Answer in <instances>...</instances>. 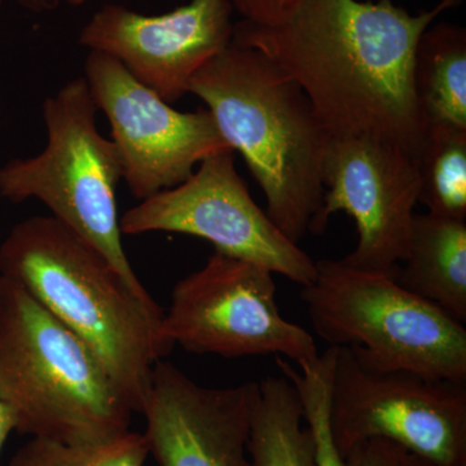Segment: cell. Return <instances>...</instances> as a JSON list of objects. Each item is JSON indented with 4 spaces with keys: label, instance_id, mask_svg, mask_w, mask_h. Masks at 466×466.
Masks as SVG:
<instances>
[{
    "label": "cell",
    "instance_id": "13",
    "mask_svg": "<svg viewBox=\"0 0 466 466\" xmlns=\"http://www.w3.org/2000/svg\"><path fill=\"white\" fill-rule=\"evenodd\" d=\"M259 383L198 385L170 361L153 368L142 413L149 455L159 466H251V415Z\"/></svg>",
    "mask_w": 466,
    "mask_h": 466
},
{
    "label": "cell",
    "instance_id": "1",
    "mask_svg": "<svg viewBox=\"0 0 466 466\" xmlns=\"http://www.w3.org/2000/svg\"><path fill=\"white\" fill-rule=\"evenodd\" d=\"M460 2L410 15L392 0H299L278 23L238 21L232 42L289 75L330 137H380L417 159L428 130L413 90L417 43Z\"/></svg>",
    "mask_w": 466,
    "mask_h": 466
},
{
    "label": "cell",
    "instance_id": "10",
    "mask_svg": "<svg viewBox=\"0 0 466 466\" xmlns=\"http://www.w3.org/2000/svg\"><path fill=\"white\" fill-rule=\"evenodd\" d=\"M84 78L108 118L122 180L139 201L179 186L205 158L232 150L207 108L174 109L108 55L90 51Z\"/></svg>",
    "mask_w": 466,
    "mask_h": 466
},
{
    "label": "cell",
    "instance_id": "16",
    "mask_svg": "<svg viewBox=\"0 0 466 466\" xmlns=\"http://www.w3.org/2000/svg\"><path fill=\"white\" fill-rule=\"evenodd\" d=\"M248 453L251 466H315L299 392L287 377H267L259 383Z\"/></svg>",
    "mask_w": 466,
    "mask_h": 466
},
{
    "label": "cell",
    "instance_id": "21",
    "mask_svg": "<svg viewBox=\"0 0 466 466\" xmlns=\"http://www.w3.org/2000/svg\"><path fill=\"white\" fill-rule=\"evenodd\" d=\"M242 20L254 24L278 23L299 0H228Z\"/></svg>",
    "mask_w": 466,
    "mask_h": 466
},
{
    "label": "cell",
    "instance_id": "7",
    "mask_svg": "<svg viewBox=\"0 0 466 466\" xmlns=\"http://www.w3.org/2000/svg\"><path fill=\"white\" fill-rule=\"evenodd\" d=\"M334 349L330 424L343 459L380 438L441 465L466 466V382L382 370L348 346Z\"/></svg>",
    "mask_w": 466,
    "mask_h": 466
},
{
    "label": "cell",
    "instance_id": "3",
    "mask_svg": "<svg viewBox=\"0 0 466 466\" xmlns=\"http://www.w3.org/2000/svg\"><path fill=\"white\" fill-rule=\"evenodd\" d=\"M189 94L245 159L265 193L267 216L299 245L323 205L330 139L305 91L265 54L232 42L193 76Z\"/></svg>",
    "mask_w": 466,
    "mask_h": 466
},
{
    "label": "cell",
    "instance_id": "24",
    "mask_svg": "<svg viewBox=\"0 0 466 466\" xmlns=\"http://www.w3.org/2000/svg\"><path fill=\"white\" fill-rule=\"evenodd\" d=\"M401 466H444L438 464L433 460L426 459L424 456L415 455V453L407 452L404 456Z\"/></svg>",
    "mask_w": 466,
    "mask_h": 466
},
{
    "label": "cell",
    "instance_id": "12",
    "mask_svg": "<svg viewBox=\"0 0 466 466\" xmlns=\"http://www.w3.org/2000/svg\"><path fill=\"white\" fill-rule=\"evenodd\" d=\"M228 0H191L147 16L121 5H106L79 33V45L116 58L140 84L168 104L189 94L205 64L232 43Z\"/></svg>",
    "mask_w": 466,
    "mask_h": 466
},
{
    "label": "cell",
    "instance_id": "25",
    "mask_svg": "<svg viewBox=\"0 0 466 466\" xmlns=\"http://www.w3.org/2000/svg\"><path fill=\"white\" fill-rule=\"evenodd\" d=\"M87 0H60V3H66L70 7H79V5H85Z\"/></svg>",
    "mask_w": 466,
    "mask_h": 466
},
{
    "label": "cell",
    "instance_id": "20",
    "mask_svg": "<svg viewBox=\"0 0 466 466\" xmlns=\"http://www.w3.org/2000/svg\"><path fill=\"white\" fill-rule=\"evenodd\" d=\"M407 452L397 443L376 438L352 447L345 461L346 466H401Z\"/></svg>",
    "mask_w": 466,
    "mask_h": 466
},
{
    "label": "cell",
    "instance_id": "18",
    "mask_svg": "<svg viewBox=\"0 0 466 466\" xmlns=\"http://www.w3.org/2000/svg\"><path fill=\"white\" fill-rule=\"evenodd\" d=\"M336 349L329 346L309 366L296 368L284 358L276 357L279 370L291 382L302 404L303 420L314 443L315 466H346L330 424V392Z\"/></svg>",
    "mask_w": 466,
    "mask_h": 466
},
{
    "label": "cell",
    "instance_id": "19",
    "mask_svg": "<svg viewBox=\"0 0 466 466\" xmlns=\"http://www.w3.org/2000/svg\"><path fill=\"white\" fill-rule=\"evenodd\" d=\"M149 449L144 433L118 435L91 444H66L32 438L18 449L8 466H144Z\"/></svg>",
    "mask_w": 466,
    "mask_h": 466
},
{
    "label": "cell",
    "instance_id": "5",
    "mask_svg": "<svg viewBox=\"0 0 466 466\" xmlns=\"http://www.w3.org/2000/svg\"><path fill=\"white\" fill-rule=\"evenodd\" d=\"M42 113L47 146L34 157L0 167V196L41 201L52 217L96 248L137 296L153 300L122 245L116 210L121 162L115 144L97 128V108L84 76L48 96Z\"/></svg>",
    "mask_w": 466,
    "mask_h": 466
},
{
    "label": "cell",
    "instance_id": "8",
    "mask_svg": "<svg viewBox=\"0 0 466 466\" xmlns=\"http://www.w3.org/2000/svg\"><path fill=\"white\" fill-rule=\"evenodd\" d=\"M161 333L193 354L278 355L299 368L319 357L312 334L281 315L274 274L217 251L175 285Z\"/></svg>",
    "mask_w": 466,
    "mask_h": 466
},
{
    "label": "cell",
    "instance_id": "15",
    "mask_svg": "<svg viewBox=\"0 0 466 466\" xmlns=\"http://www.w3.org/2000/svg\"><path fill=\"white\" fill-rule=\"evenodd\" d=\"M413 90L426 126L466 128V30L431 25L420 36L413 60Z\"/></svg>",
    "mask_w": 466,
    "mask_h": 466
},
{
    "label": "cell",
    "instance_id": "11",
    "mask_svg": "<svg viewBox=\"0 0 466 466\" xmlns=\"http://www.w3.org/2000/svg\"><path fill=\"white\" fill-rule=\"evenodd\" d=\"M323 205L311 232L327 228L333 214H348L358 244L342 262L395 278L410 248L420 202L417 159L380 137H330L323 162Z\"/></svg>",
    "mask_w": 466,
    "mask_h": 466
},
{
    "label": "cell",
    "instance_id": "14",
    "mask_svg": "<svg viewBox=\"0 0 466 466\" xmlns=\"http://www.w3.org/2000/svg\"><path fill=\"white\" fill-rule=\"evenodd\" d=\"M395 280L459 323L466 321V220L420 214Z\"/></svg>",
    "mask_w": 466,
    "mask_h": 466
},
{
    "label": "cell",
    "instance_id": "22",
    "mask_svg": "<svg viewBox=\"0 0 466 466\" xmlns=\"http://www.w3.org/2000/svg\"><path fill=\"white\" fill-rule=\"evenodd\" d=\"M16 431V420L14 412L2 400H0V452L7 441L11 431Z\"/></svg>",
    "mask_w": 466,
    "mask_h": 466
},
{
    "label": "cell",
    "instance_id": "6",
    "mask_svg": "<svg viewBox=\"0 0 466 466\" xmlns=\"http://www.w3.org/2000/svg\"><path fill=\"white\" fill-rule=\"evenodd\" d=\"M315 333L370 366L466 382V329L392 276L317 260L300 293Z\"/></svg>",
    "mask_w": 466,
    "mask_h": 466
},
{
    "label": "cell",
    "instance_id": "2",
    "mask_svg": "<svg viewBox=\"0 0 466 466\" xmlns=\"http://www.w3.org/2000/svg\"><path fill=\"white\" fill-rule=\"evenodd\" d=\"M0 275L16 281L99 359L134 413L153 368L170 354L165 311L137 296L115 266L52 216L27 218L0 247Z\"/></svg>",
    "mask_w": 466,
    "mask_h": 466
},
{
    "label": "cell",
    "instance_id": "4",
    "mask_svg": "<svg viewBox=\"0 0 466 466\" xmlns=\"http://www.w3.org/2000/svg\"><path fill=\"white\" fill-rule=\"evenodd\" d=\"M0 400L17 433L66 444L127 433L134 413L87 345L2 275Z\"/></svg>",
    "mask_w": 466,
    "mask_h": 466
},
{
    "label": "cell",
    "instance_id": "23",
    "mask_svg": "<svg viewBox=\"0 0 466 466\" xmlns=\"http://www.w3.org/2000/svg\"><path fill=\"white\" fill-rule=\"evenodd\" d=\"M14 2L33 14H47L55 11L61 5L60 0H14ZM2 5L3 0H0V5Z\"/></svg>",
    "mask_w": 466,
    "mask_h": 466
},
{
    "label": "cell",
    "instance_id": "9",
    "mask_svg": "<svg viewBox=\"0 0 466 466\" xmlns=\"http://www.w3.org/2000/svg\"><path fill=\"white\" fill-rule=\"evenodd\" d=\"M119 226L125 235L175 232L202 238L217 253L265 267L302 288L317 275V260L251 198L233 150L205 158L179 186L140 201L126 211Z\"/></svg>",
    "mask_w": 466,
    "mask_h": 466
},
{
    "label": "cell",
    "instance_id": "17",
    "mask_svg": "<svg viewBox=\"0 0 466 466\" xmlns=\"http://www.w3.org/2000/svg\"><path fill=\"white\" fill-rule=\"evenodd\" d=\"M417 167L428 213L466 220V128L429 126Z\"/></svg>",
    "mask_w": 466,
    "mask_h": 466
}]
</instances>
